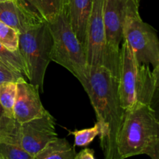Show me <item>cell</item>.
Wrapping results in <instances>:
<instances>
[{
    "mask_svg": "<svg viewBox=\"0 0 159 159\" xmlns=\"http://www.w3.org/2000/svg\"><path fill=\"white\" fill-rule=\"evenodd\" d=\"M0 156L3 159H34L21 146L0 143Z\"/></svg>",
    "mask_w": 159,
    "mask_h": 159,
    "instance_id": "20",
    "label": "cell"
},
{
    "mask_svg": "<svg viewBox=\"0 0 159 159\" xmlns=\"http://www.w3.org/2000/svg\"><path fill=\"white\" fill-rule=\"evenodd\" d=\"M20 33L0 21V43L11 51L18 50Z\"/></svg>",
    "mask_w": 159,
    "mask_h": 159,
    "instance_id": "18",
    "label": "cell"
},
{
    "mask_svg": "<svg viewBox=\"0 0 159 159\" xmlns=\"http://www.w3.org/2000/svg\"><path fill=\"white\" fill-rule=\"evenodd\" d=\"M85 91L96 112L104 159H117L116 140L125 112L121 105L117 78L104 67L89 66Z\"/></svg>",
    "mask_w": 159,
    "mask_h": 159,
    "instance_id": "1",
    "label": "cell"
},
{
    "mask_svg": "<svg viewBox=\"0 0 159 159\" xmlns=\"http://www.w3.org/2000/svg\"><path fill=\"white\" fill-rule=\"evenodd\" d=\"M43 20L27 7L23 0H8L0 2V21L19 33Z\"/></svg>",
    "mask_w": 159,
    "mask_h": 159,
    "instance_id": "11",
    "label": "cell"
},
{
    "mask_svg": "<svg viewBox=\"0 0 159 159\" xmlns=\"http://www.w3.org/2000/svg\"><path fill=\"white\" fill-rule=\"evenodd\" d=\"M93 0H63L67 18L80 43L85 49L86 26Z\"/></svg>",
    "mask_w": 159,
    "mask_h": 159,
    "instance_id": "12",
    "label": "cell"
},
{
    "mask_svg": "<svg viewBox=\"0 0 159 159\" xmlns=\"http://www.w3.org/2000/svg\"><path fill=\"white\" fill-rule=\"evenodd\" d=\"M120 48L118 89L124 110L137 102L153 107L158 90L159 68L138 63L133 51L126 40Z\"/></svg>",
    "mask_w": 159,
    "mask_h": 159,
    "instance_id": "3",
    "label": "cell"
},
{
    "mask_svg": "<svg viewBox=\"0 0 159 159\" xmlns=\"http://www.w3.org/2000/svg\"><path fill=\"white\" fill-rule=\"evenodd\" d=\"M103 0H93L86 26L85 53L89 66H107V49L103 23Z\"/></svg>",
    "mask_w": 159,
    "mask_h": 159,
    "instance_id": "8",
    "label": "cell"
},
{
    "mask_svg": "<svg viewBox=\"0 0 159 159\" xmlns=\"http://www.w3.org/2000/svg\"><path fill=\"white\" fill-rule=\"evenodd\" d=\"M20 127L13 116L0 113V143L20 146Z\"/></svg>",
    "mask_w": 159,
    "mask_h": 159,
    "instance_id": "15",
    "label": "cell"
},
{
    "mask_svg": "<svg viewBox=\"0 0 159 159\" xmlns=\"http://www.w3.org/2000/svg\"><path fill=\"white\" fill-rule=\"evenodd\" d=\"M26 80L25 75L19 70L0 61V85L6 82H18Z\"/></svg>",
    "mask_w": 159,
    "mask_h": 159,
    "instance_id": "21",
    "label": "cell"
},
{
    "mask_svg": "<svg viewBox=\"0 0 159 159\" xmlns=\"http://www.w3.org/2000/svg\"><path fill=\"white\" fill-rule=\"evenodd\" d=\"M40 93L37 85L26 80L17 83L13 116L20 124L40 117L47 112L40 100Z\"/></svg>",
    "mask_w": 159,
    "mask_h": 159,
    "instance_id": "10",
    "label": "cell"
},
{
    "mask_svg": "<svg viewBox=\"0 0 159 159\" xmlns=\"http://www.w3.org/2000/svg\"><path fill=\"white\" fill-rule=\"evenodd\" d=\"M134 0H103V23L107 49V66L113 75L118 77L120 45L124 40V25L126 15Z\"/></svg>",
    "mask_w": 159,
    "mask_h": 159,
    "instance_id": "7",
    "label": "cell"
},
{
    "mask_svg": "<svg viewBox=\"0 0 159 159\" xmlns=\"http://www.w3.org/2000/svg\"><path fill=\"white\" fill-rule=\"evenodd\" d=\"M48 24L53 41L51 61L68 70L85 90L89 82V65L85 49L70 26L63 7L56 18Z\"/></svg>",
    "mask_w": 159,
    "mask_h": 159,
    "instance_id": "4",
    "label": "cell"
},
{
    "mask_svg": "<svg viewBox=\"0 0 159 159\" xmlns=\"http://www.w3.org/2000/svg\"><path fill=\"white\" fill-rule=\"evenodd\" d=\"M117 159L147 155L159 159V121L155 109L137 102L125 110L116 140Z\"/></svg>",
    "mask_w": 159,
    "mask_h": 159,
    "instance_id": "2",
    "label": "cell"
},
{
    "mask_svg": "<svg viewBox=\"0 0 159 159\" xmlns=\"http://www.w3.org/2000/svg\"><path fill=\"white\" fill-rule=\"evenodd\" d=\"M16 91L17 83L16 82H6L0 85V104L4 113L10 116H13Z\"/></svg>",
    "mask_w": 159,
    "mask_h": 159,
    "instance_id": "16",
    "label": "cell"
},
{
    "mask_svg": "<svg viewBox=\"0 0 159 159\" xmlns=\"http://www.w3.org/2000/svg\"><path fill=\"white\" fill-rule=\"evenodd\" d=\"M8 1V0H0V2H6Z\"/></svg>",
    "mask_w": 159,
    "mask_h": 159,
    "instance_id": "24",
    "label": "cell"
},
{
    "mask_svg": "<svg viewBox=\"0 0 159 159\" xmlns=\"http://www.w3.org/2000/svg\"><path fill=\"white\" fill-rule=\"evenodd\" d=\"M52 37L48 23L41 20L19 35L18 51L30 83L43 91L45 73L51 60Z\"/></svg>",
    "mask_w": 159,
    "mask_h": 159,
    "instance_id": "5",
    "label": "cell"
},
{
    "mask_svg": "<svg viewBox=\"0 0 159 159\" xmlns=\"http://www.w3.org/2000/svg\"><path fill=\"white\" fill-rule=\"evenodd\" d=\"M124 40L128 43L138 63L159 68V40L153 26L143 21L139 3L133 1L126 15Z\"/></svg>",
    "mask_w": 159,
    "mask_h": 159,
    "instance_id": "6",
    "label": "cell"
},
{
    "mask_svg": "<svg viewBox=\"0 0 159 159\" xmlns=\"http://www.w3.org/2000/svg\"><path fill=\"white\" fill-rule=\"evenodd\" d=\"M3 109H2V106H1V104H0V113H3Z\"/></svg>",
    "mask_w": 159,
    "mask_h": 159,
    "instance_id": "23",
    "label": "cell"
},
{
    "mask_svg": "<svg viewBox=\"0 0 159 159\" xmlns=\"http://www.w3.org/2000/svg\"><path fill=\"white\" fill-rule=\"evenodd\" d=\"M0 61L9 66L19 70L24 75H26L24 64L20 57L18 50L16 51H11L7 49L6 47L3 46L2 43H0Z\"/></svg>",
    "mask_w": 159,
    "mask_h": 159,
    "instance_id": "19",
    "label": "cell"
},
{
    "mask_svg": "<svg viewBox=\"0 0 159 159\" xmlns=\"http://www.w3.org/2000/svg\"><path fill=\"white\" fill-rule=\"evenodd\" d=\"M76 152L66 138L57 137L34 156V159H75Z\"/></svg>",
    "mask_w": 159,
    "mask_h": 159,
    "instance_id": "13",
    "label": "cell"
},
{
    "mask_svg": "<svg viewBox=\"0 0 159 159\" xmlns=\"http://www.w3.org/2000/svg\"><path fill=\"white\" fill-rule=\"evenodd\" d=\"M20 146L35 156L50 141L57 138L55 119L47 110L42 116L21 124Z\"/></svg>",
    "mask_w": 159,
    "mask_h": 159,
    "instance_id": "9",
    "label": "cell"
},
{
    "mask_svg": "<svg viewBox=\"0 0 159 159\" xmlns=\"http://www.w3.org/2000/svg\"><path fill=\"white\" fill-rule=\"evenodd\" d=\"M70 134L75 137V145L78 147H87L89 145L96 137L99 136L100 133V128L97 122L93 127L82 130H76L74 131H69Z\"/></svg>",
    "mask_w": 159,
    "mask_h": 159,
    "instance_id": "17",
    "label": "cell"
},
{
    "mask_svg": "<svg viewBox=\"0 0 159 159\" xmlns=\"http://www.w3.org/2000/svg\"><path fill=\"white\" fill-rule=\"evenodd\" d=\"M0 159H3V158H2V157H1V156H0Z\"/></svg>",
    "mask_w": 159,
    "mask_h": 159,
    "instance_id": "26",
    "label": "cell"
},
{
    "mask_svg": "<svg viewBox=\"0 0 159 159\" xmlns=\"http://www.w3.org/2000/svg\"><path fill=\"white\" fill-rule=\"evenodd\" d=\"M33 12L47 23L53 21L61 12L63 0H23Z\"/></svg>",
    "mask_w": 159,
    "mask_h": 159,
    "instance_id": "14",
    "label": "cell"
},
{
    "mask_svg": "<svg viewBox=\"0 0 159 159\" xmlns=\"http://www.w3.org/2000/svg\"><path fill=\"white\" fill-rule=\"evenodd\" d=\"M75 159H96L94 150L85 148L80 151L79 153L76 154Z\"/></svg>",
    "mask_w": 159,
    "mask_h": 159,
    "instance_id": "22",
    "label": "cell"
},
{
    "mask_svg": "<svg viewBox=\"0 0 159 159\" xmlns=\"http://www.w3.org/2000/svg\"><path fill=\"white\" fill-rule=\"evenodd\" d=\"M135 2H137L138 3H140V0H134Z\"/></svg>",
    "mask_w": 159,
    "mask_h": 159,
    "instance_id": "25",
    "label": "cell"
}]
</instances>
